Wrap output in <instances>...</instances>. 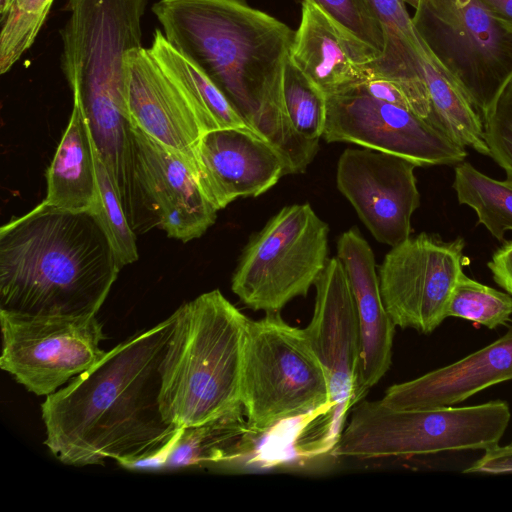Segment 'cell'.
<instances>
[{
	"label": "cell",
	"instance_id": "29",
	"mask_svg": "<svg viewBox=\"0 0 512 512\" xmlns=\"http://www.w3.org/2000/svg\"><path fill=\"white\" fill-rule=\"evenodd\" d=\"M95 150V149H94ZM99 216L123 266L138 259L135 231L131 227L108 170L95 151Z\"/></svg>",
	"mask_w": 512,
	"mask_h": 512
},
{
	"label": "cell",
	"instance_id": "11",
	"mask_svg": "<svg viewBox=\"0 0 512 512\" xmlns=\"http://www.w3.org/2000/svg\"><path fill=\"white\" fill-rule=\"evenodd\" d=\"M314 286L313 315L304 330L324 369L329 403L301 429V435L309 447L323 453L337 443L352 408L360 338L350 285L337 256L328 260Z\"/></svg>",
	"mask_w": 512,
	"mask_h": 512
},
{
	"label": "cell",
	"instance_id": "20",
	"mask_svg": "<svg viewBox=\"0 0 512 512\" xmlns=\"http://www.w3.org/2000/svg\"><path fill=\"white\" fill-rule=\"evenodd\" d=\"M512 380V326L499 339L447 366L389 387L380 399L395 409L452 406Z\"/></svg>",
	"mask_w": 512,
	"mask_h": 512
},
{
	"label": "cell",
	"instance_id": "32",
	"mask_svg": "<svg viewBox=\"0 0 512 512\" xmlns=\"http://www.w3.org/2000/svg\"><path fill=\"white\" fill-rule=\"evenodd\" d=\"M380 23L399 32L415 46L423 42L404 0H367Z\"/></svg>",
	"mask_w": 512,
	"mask_h": 512
},
{
	"label": "cell",
	"instance_id": "36",
	"mask_svg": "<svg viewBox=\"0 0 512 512\" xmlns=\"http://www.w3.org/2000/svg\"><path fill=\"white\" fill-rule=\"evenodd\" d=\"M492 16L512 31V0H480Z\"/></svg>",
	"mask_w": 512,
	"mask_h": 512
},
{
	"label": "cell",
	"instance_id": "19",
	"mask_svg": "<svg viewBox=\"0 0 512 512\" xmlns=\"http://www.w3.org/2000/svg\"><path fill=\"white\" fill-rule=\"evenodd\" d=\"M379 54L317 5L302 1L288 57L325 96L368 80Z\"/></svg>",
	"mask_w": 512,
	"mask_h": 512
},
{
	"label": "cell",
	"instance_id": "13",
	"mask_svg": "<svg viewBox=\"0 0 512 512\" xmlns=\"http://www.w3.org/2000/svg\"><path fill=\"white\" fill-rule=\"evenodd\" d=\"M322 138L400 156L420 167L459 164L467 156L465 147L424 118L371 97L359 84L326 96Z\"/></svg>",
	"mask_w": 512,
	"mask_h": 512
},
{
	"label": "cell",
	"instance_id": "2",
	"mask_svg": "<svg viewBox=\"0 0 512 512\" xmlns=\"http://www.w3.org/2000/svg\"><path fill=\"white\" fill-rule=\"evenodd\" d=\"M152 11L168 42L280 153L286 175L304 172L319 142L294 131L281 92L294 31L246 0H158Z\"/></svg>",
	"mask_w": 512,
	"mask_h": 512
},
{
	"label": "cell",
	"instance_id": "25",
	"mask_svg": "<svg viewBox=\"0 0 512 512\" xmlns=\"http://www.w3.org/2000/svg\"><path fill=\"white\" fill-rule=\"evenodd\" d=\"M453 188L458 202L474 209L478 223L503 241L505 233L512 230V182L495 180L461 162L455 167Z\"/></svg>",
	"mask_w": 512,
	"mask_h": 512
},
{
	"label": "cell",
	"instance_id": "24",
	"mask_svg": "<svg viewBox=\"0 0 512 512\" xmlns=\"http://www.w3.org/2000/svg\"><path fill=\"white\" fill-rule=\"evenodd\" d=\"M148 49L158 63L187 91L213 129H251L223 92L193 61L168 42L162 30H155L153 42Z\"/></svg>",
	"mask_w": 512,
	"mask_h": 512
},
{
	"label": "cell",
	"instance_id": "35",
	"mask_svg": "<svg viewBox=\"0 0 512 512\" xmlns=\"http://www.w3.org/2000/svg\"><path fill=\"white\" fill-rule=\"evenodd\" d=\"M488 267L494 281L512 295V240L505 242L493 254Z\"/></svg>",
	"mask_w": 512,
	"mask_h": 512
},
{
	"label": "cell",
	"instance_id": "37",
	"mask_svg": "<svg viewBox=\"0 0 512 512\" xmlns=\"http://www.w3.org/2000/svg\"><path fill=\"white\" fill-rule=\"evenodd\" d=\"M11 0H0V13H4Z\"/></svg>",
	"mask_w": 512,
	"mask_h": 512
},
{
	"label": "cell",
	"instance_id": "18",
	"mask_svg": "<svg viewBox=\"0 0 512 512\" xmlns=\"http://www.w3.org/2000/svg\"><path fill=\"white\" fill-rule=\"evenodd\" d=\"M337 258L348 278L359 323L353 408L389 370L396 326L382 300L373 250L357 228L341 234L337 242Z\"/></svg>",
	"mask_w": 512,
	"mask_h": 512
},
{
	"label": "cell",
	"instance_id": "22",
	"mask_svg": "<svg viewBox=\"0 0 512 512\" xmlns=\"http://www.w3.org/2000/svg\"><path fill=\"white\" fill-rule=\"evenodd\" d=\"M44 201L52 206L96 210L99 202L95 150L80 107L73 103L70 120L47 169Z\"/></svg>",
	"mask_w": 512,
	"mask_h": 512
},
{
	"label": "cell",
	"instance_id": "12",
	"mask_svg": "<svg viewBox=\"0 0 512 512\" xmlns=\"http://www.w3.org/2000/svg\"><path fill=\"white\" fill-rule=\"evenodd\" d=\"M465 241H445L422 232L393 246L378 270L386 311L395 326L434 331L447 317L448 302L463 273Z\"/></svg>",
	"mask_w": 512,
	"mask_h": 512
},
{
	"label": "cell",
	"instance_id": "1",
	"mask_svg": "<svg viewBox=\"0 0 512 512\" xmlns=\"http://www.w3.org/2000/svg\"><path fill=\"white\" fill-rule=\"evenodd\" d=\"M174 322L172 313L134 334L46 396L44 444L54 457L73 466L112 459L136 468L169 446L180 429L161 410V365Z\"/></svg>",
	"mask_w": 512,
	"mask_h": 512
},
{
	"label": "cell",
	"instance_id": "34",
	"mask_svg": "<svg viewBox=\"0 0 512 512\" xmlns=\"http://www.w3.org/2000/svg\"><path fill=\"white\" fill-rule=\"evenodd\" d=\"M463 472L480 474H511L512 443L505 446H500L498 444L485 450L483 456Z\"/></svg>",
	"mask_w": 512,
	"mask_h": 512
},
{
	"label": "cell",
	"instance_id": "33",
	"mask_svg": "<svg viewBox=\"0 0 512 512\" xmlns=\"http://www.w3.org/2000/svg\"><path fill=\"white\" fill-rule=\"evenodd\" d=\"M359 85L371 97L406 108L416 114L412 99L397 82L383 77H372Z\"/></svg>",
	"mask_w": 512,
	"mask_h": 512
},
{
	"label": "cell",
	"instance_id": "28",
	"mask_svg": "<svg viewBox=\"0 0 512 512\" xmlns=\"http://www.w3.org/2000/svg\"><path fill=\"white\" fill-rule=\"evenodd\" d=\"M512 315V297L460 275L448 302L446 316L458 317L494 329L506 324Z\"/></svg>",
	"mask_w": 512,
	"mask_h": 512
},
{
	"label": "cell",
	"instance_id": "17",
	"mask_svg": "<svg viewBox=\"0 0 512 512\" xmlns=\"http://www.w3.org/2000/svg\"><path fill=\"white\" fill-rule=\"evenodd\" d=\"M195 168L206 197L221 210L240 197H256L286 175L280 153L249 128L204 133L194 149Z\"/></svg>",
	"mask_w": 512,
	"mask_h": 512
},
{
	"label": "cell",
	"instance_id": "3",
	"mask_svg": "<svg viewBox=\"0 0 512 512\" xmlns=\"http://www.w3.org/2000/svg\"><path fill=\"white\" fill-rule=\"evenodd\" d=\"M122 267L95 211L43 200L0 229V310L96 315Z\"/></svg>",
	"mask_w": 512,
	"mask_h": 512
},
{
	"label": "cell",
	"instance_id": "5",
	"mask_svg": "<svg viewBox=\"0 0 512 512\" xmlns=\"http://www.w3.org/2000/svg\"><path fill=\"white\" fill-rule=\"evenodd\" d=\"M161 365L160 406L177 428L201 424L239 407L249 318L220 290L173 312Z\"/></svg>",
	"mask_w": 512,
	"mask_h": 512
},
{
	"label": "cell",
	"instance_id": "38",
	"mask_svg": "<svg viewBox=\"0 0 512 512\" xmlns=\"http://www.w3.org/2000/svg\"><path fill=\"white\" fill-rule=\"evenodd\" d=\"M404 1H405L406 4H409L414 9H416L419 6L420 2H421V0H404Z\"/></svg>",
	"mask_w": 512,
	"mask_h": 512
},
{
	"label": "cell",
	"instance_id": "9",
	"mask_svg": "<svg viewBox=\"0 0 512 512\" xmlns=\"http://www.w3.org/2000/svg\"><path fill=\"white\" fill-rule=\"evenodd\" d=\"M412 20L482 116L512 76V31L480 0H421Z\"/></svg>",
	"mask_w": 512,
	"mask_h": 512
},
{
	"label": "cell",
	"instance_id": "8",
	"mask_svg": "<svg viewBox=\"0 0 512 512\" xmlns=\"http://www.w3.org/2000/svg\"><path fill=\"white\" fill-rule=\"evenodd\" d=\"M329 227L309 203L283 207L245 246L231 289L253 310L305 297L328 262Z\"/></svg>",
	"mask_w": 512,
	"mask_h": 512
},
{
	"label": "cell",
	"instance_id": "7",
	"mask_svg": "<svg viewBox=\"0 0 512 512\" xmlns=\"http://www.w3.org/2000/svg\"><path fill=\"white\" fill-rule=\"evenodd\" d=\"M329 388L304 329L270 312L247 326L241 404L257 435L277 424L325 410Z\"/></svg>",
	"mask_w": 512,
	"mask_h": 512
},
{
	"label": "cell",
	"instance_id": "10",
	"mask_svg": "<svg viewBox=\"0 0 512 512\" xmlns=\"http://www.w3.org/2000/svg\"><path fill=\"white\" fill-rule=\"evenodd\" d=\"M0 367L37 396H48L106 354L96 315L46 316L0 310Z\"/></svg>",
	"mask_w": 512,
	"mask_h": 512
},
{
	"label": "cell",
	"instance_id": "14",
	"mask_svg": "<svg viewBox=\"0 0 512 512\" xmlns=\"http://www.w3.org/2000/svg\"><path fill=\"white\" fill-rule=\"evenodd\" d=\"M416 167L403 157L364 147L340 155L337 187L378 242L393 247L410 237L411 217L420 205Z\"/></svg>",
	"mask_w": 512,
	"mask_h": 512
},
{
	"label": "cell",
	"instance_id": "27",
	"mask_svg": "<svg viewBox=\"0 0 512 512\" xmlns=\"http://www.w3.org/2000/svg\"><path fill=\"white\" fill-rule=\"evenodd\" d=\"M53 0H11L1 14L0 72L5 74L32 46Z\"/></svg>",
	"mask_w": 512,
	"mask_h": 512
},
{
	"label": "cell",
	"instance_id": "23",
	"mask_svg": "<svg viewBox=\"0 0 512 512\" xmlns=\"http://www.w3.org/2000/svg\"><path fill=\"white\" fill-rule=\"evenodd\" d=\"M418 55L430 102L426 120L458 145L489 156L481 115L464 90L426 44Z\"/></svg>",
	"mask_w": 512,
	"mask_h": 512
},
{
	"label": "cell",
	"instance_id": "6",
	"mask_svg": "<svg viewBox=\"0 0 512 512\" xmlns=\"http://www.w3.org/2000/svg\"><path fill=\"white\" fill-rule=\"evenodd\" d=\"M511 419L508 403L395 409L362 400L353 408L332 454L375 459L444 451L487 450L499 444Z\"/></svg>",
	"mask_w": 512,
	"mask_h": 512
},
{
	"label": "cell",
	"instance_id": "15",
	"mask_svg": "<svg viewBox=\"0 0 512 512\" xmlns=\"http://www.w3.org/2000/svg\"><path fill=\"white\" fill-rule=\"evenodd\" d=\"M132 134L136 179L154 225L182 242L201 237L218 210L202 190L195 165L133 123Z\"/></svg>",
	"mask_w": 512,
	"mask_h": 512
},
{
	"label": "cell",
	"instance_id": "31",
	"mask_svg": "<svg viewBox=\"0 0 512 512\" xmlns=\"http://www.w3.org/2000/svg\"><path fill=\"white\" fill-rule=\"evenodd\" d=\"M317 5L361 41L378 51L384 48L382 24L367 0H302Z\"/></svg>",
	"mask_w": 512,
	"mask_h": 512
},
{
	"label": "cell",
	"instance_id": "26",
	"mask_svg": "<svg viewBox=\"0 0 512 512\" xmlns=\"http://www.w3.org/2000/svg\"><path fill=\"white\" fill-rule=\"evenodd\" d=\"M282 100L294 131L309 141L322 138L326 121V96L286 58L281 81Z\"/></svg>",
	"mask_w": 512,
	"mask_h": 512
},
{
	"label": "cell",
	"instance_id": "30",
	"mask_svg": "<svg viewBox=\"0 0 512 512\" xmlns=\"http://www.w3.org/2000/svg\"><path fill=\"white\" fill-rule=\"evenodd\" d=\"M481 118L489 156L512 182V76Z\"/></svg>",
	"mask_w": 512,
	"mask_h": 512
},
{
	"label": "cell",
	"instance_id": "4",
	"mask_svg": "<svg viewBox=\"0 0 512 512\" xmlns=\"http://www.w3.org/2000/svg\"><path fill=\"white\" fill-rule=\"evenodd\" d=\"M146 6L147 0L66 1L61 68L97 153L108 161L125 158L132 148L125 57L142 47Z\"/></svg>",
	"mask_w": 512,
	"mask_h": 512
},
{
	"label": "cell",
	"instance_id": "16",
	"mask_svg": "<svg viewBox=\"0 0 512 512\" xmlns=\"http://www.w3.org/2000/svg\"><path fill=\"white\" fill-rule=\"evenodd\" d=\"M125 65L131 122L195 165L194 149L198 140L214 130L206 116L148 48L128 51Z\"/></svg>",
	"mask_w": 512,
	"mask_h": 512
},
{
	"label": "cell",
	"instance_id": "21",
	"mask_svg": "<svg viewBox=\"0 0 512 512\" xmlns=\"http://www.w3.org/2000/svg\"><path fill=\"white\" fill-rule=\"evenodd\" d=\"M256 435L243 407H239L213 420L181 428L162 453L137 467L174 470L224 466L245 456Z\"/></svg>",
	"mask_w": 512,
	"mask_h": 512
}]
</instances>
